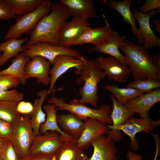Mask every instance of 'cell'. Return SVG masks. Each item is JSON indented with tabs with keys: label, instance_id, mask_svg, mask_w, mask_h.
I'll use <instances>...</instances> for the list:
<instances>
[{
	"label": "cell",
	"instance_id": "1",
	"mask_svg": "<svg viewBox=\"0 0 160 160\" xmlns=\"http://www.w3.org/2000/svg\"><path fill=\"white\" fill-rule=\"evenodd\" d=\"M51 11L39 21L28 34L29 39L24 46L42 42L58 46L61 27L72 16L68 10L58 1L52 3Z\"/></svg>",
	"mask_w": 160,
	"mask_h": 160
},
{
	"label": "cell",
	"instance_id": "2",
	"mask_svg": "<svg viewBox=\"0 0 160 160\" xmlns=\"http://www.w3.org/2000/svg\"><path fill=\"white\" fill-rule=\"evenodd\" d=\"M127 65L130 68L134 80L151 78L160 80V67L153 62L151 56L143 46L125 41L120 45Z\"/></svg>",
	"mask_w": 160,
	"mask_h": 160
},
{
	"label": "cell",
	"instance_id": "3",
	"mask_svg": "<svg viewBox=\"0 0 160 160\" xmlns=\"http://www.w3.org/2000/svg\"><path fill=\"white\" fill-rule=\"evenodd\" d=\"M102 70L100 63L95 59H88L83 65L79 76L76 78L78 85L81 84L83 82L84 83L83 86L79 89V94L81 98L74 99L75 101L82 104H90L95 109L98 108L97 103L99 100L98 84L106 75Z\"/></svg>",
	"mask_w": 160,
	"mask_h": 160
},
{
	"label": "cell",
	"instance_id": "4",
	"mask_svg": "<svg viewBox=\"0 0 160 160\" xmlns=\"http://www.w3.org/2000/svg\"><path fill=\"white\" fill-rule=\"evenodd\" d=\"M65 100V97L58 98L52 95L47 102L55 105L58 110L68 111L82 120L93 118L106 125L112 124L109 115L112 110L109 105H104L100 106L98 109H93L75 101L74 99H71L69 103H66Z\"/></svg>",
	"mask_w": 160,
	"mask_h": 160
},
{
	"label": "cell",
	"instance_id": "5",
	"mask_svg": "<svg viewBox=\"0 0 160 160\" xmlns=\"http://www.w3.org/2000/svg\"><path fill=\"white\" fill-rule=\"evenodd\" d=\"M11 142L18 157L21 159L30 154L34 137L29 115L20 114L12 122Z\"/></svg>",
	"mask_w": 160,
	"mask_h": 160
},
{
	"label": "cell",
	"instance_id": "6",
	"mask_svg": "<svg viewBox=\"0 0 160 160\" xmlns=\"http://www.w3.org/2000/svg\"><path fill=\"white\" fill-rule=\"evenodd\" d=\"M52 2L44 0L41 5L34 11L23 15L17 17L16 23L10 26L4 37L5 39H19L24 34H29L39 21L51 11Z\"/></svg>",
	"mask_w": 160,
	"mask_h": 160
},
{
	"label": "cell",
	"instance_id": "7",
	"mask_svg": "<svg viewBox=\"0 0 160 160\" xmlns=\"http://www.w3.org/2000/svg\"><path fill=\"white\" fill-rule=\"evenodd\" d=\"M22 47L25 50L21 53L25 56L31 58L35 56L42 57L49 61L51 65L55 58L60 55H68L76 59L80 58L82 56L78 51L69 47L56 46L47 43L23 46Z\"/></svg>",
	"mask_w": 160,
	"mask_h": 160
},
{
	"label": "cell",
	"instance_id": "8",
	"mask_svg": "<svg viewBox=\"0 0 160 160\" xmlns=\"http://www.w3.org/2000/svg\"><path fill=\"white\" fill-rule=\"evenodd\" d=\"M88 59L83 56L79 59H76L67 55H60L57 57L53 62V67L49 72L50 82L48 90V95L51 93L54 95L56 90L61 91L60 88L55 89V84L57 79L70 69L76 68L75 74L76 75H79L82 65Z\"/></svg>",
	"mask_w": 160,
	"mask_h": 160
},
{
	"label": "cell",
	"instance_id": "9",
	"mask_svg": "<svg viewBox=\"0 0 160 160\" xmlns=\"http://www.w3.org/2000/svg\"><path fill=\"white\" fill-rule=\"evenodd\" d=\"M160 124L159 119L154 121L149 118L137 119L133 115L121 127L120 130L129 136L132 148L134 150H136L138 148V144L135 137L136 134L140 132L151 134L153 129Z\"/></svg>",
	"mask_w": 160,
	"mask_h": 160
},
{
	"label": "cell",
	"instance_id": "10",
	"mask_svg": "<svg viewBox=\"0 0 160 160\" xmlns=\"http://www.w3.org/2000/svg\"><path fill=\"white\" fill-rule=\"evenodd\" d=\"M64 141H67L58 132L47 131L35 137L30 154L54 153Z\"/></svg>",
	"mask_w": 160,
	"mask_h": 160
},
{
	"label": "cell",
	"instance_id": "11",
	"mask_svg": "<svg viewBox=\"0 0 160 160\" xmlns=\"http://www.w3.org/2000/svg\"><path fill=\"white\" fill-rule=\"evenodd\" d=\"M132 9L134 16L139 24L138 29L139 33L144 39L143 48L148 50L153 48L160 47V39L155 35L151 28L149 23L150 18L160 12L153 10L144 14L134 8H132Z\"/></svg>",
	"mask_w": 160,
	"mask_h": 160
},
{
	"label": "cell",
	"instance_id": "12",
	"mask_svg": "<svg viewBox=\"0 0 160 160\" xmlns=\"http://www.w3.org/2000/svg\"><path fill=\"white\" fill-rule=\"evenodd\" d=\"M160 101L158 88L129 100L123 106L131 113H138L140 118H149L150 109Z\"/></svg>",
	"mask_w": 160,
	"mask_h": 160
},
{
	"label": "cell",
	"instance_id": "13",
	"mask_svg": "<svg viewBox=\"0 0 160 160\" xmlns=\"http://www.w3.org/2000/svg\"><path fill=\"white\" fill-rule=\"evenodd\" d=\"M89 25L88 19L86 18L73 17L69 21H65L60 29L57 45L69 47L70 44L78 39Z\"/></svg>",
	"mask_w": 160,
	"mask_h": 160
},
{
	"label": "cell",
	"instance_id": "14",
	"mask_svg": "<svg viewBox=\"0 0 160 160\" xmlns=\"http://www.w3.org/2000/svg\"><path fill=\"white\" fill-rule=\"evenodd\" d=\"M95 59L108 76V80L113 79L120 83L126 82L131 72L128 65L124 64L116 58L110 56L105 57L100 56L96 57Z\"/></svg>",
	"mask_w": 160,
	"mask_h": 160
},
{
	"label": "cell",
	"instance_id": "15",
	"mask_svg": "<svg viewBox=\"0 0 160 160\" xmlns=\"http://www.w3.org/2000/svg\"><path fill=\"white\" fill-rule=\"evenodd\" d=\"M109 97L112 100L113 105V110L110 116L113 125H106L110 130L107 137L114 142H119L123 137L120 130V127L130 117L134 115V113L119 103L113 95H110Z\"/></svg>",
	"mask_w": 160,
	"mask_h": 160
},
{
	"label": "cell",
	"instance_id": "16",
	"mask_svg": "<svg viewBox=\"0 0 160 160\" xmlns=\"http://www.w3.org/2000/svg\"><path fill=\"white\" fill-rule=\"evenodd\" d=\"M50 63L45 58L35 56L26 64L25 69V78L27 79L34 77L36 78L37 84H41L47 86L50 83L49 76Z\"/></svg>",
	"mask_w": 160,
	"mask_h": 160
},
{
	"label": "cell",
	"instance_id": "17",
	"mask_svg": "<svg viewBox=\"0 0 160 160\" xmlns=\"http://www.w3.org/2000/svg\"><path fill=\"white\" fill-rule=\"evenodd\" d=\"M84 121V128L77 141L79 146L84 150L89 148L93 140L101 135H108L110 130L106 124L96 119L89 118Z\"/></svg>",
	"mask_w": 160,
	"mask_h": 160
},
{
	"label": "cell",
	"instance_id": "18",
	"mask_svg": "<svg viewBox=\"0 0 160 160\" xmlns=\"http://www.w3.org/2000/svg\"><path fill=\"white\" fill-rule=\"evenodd\" d=\"M105 26L95 28H92L89 26L87 27L79 37L70 44L69 47L85 44H91L96 46L105 42L113 31L110 24L105 18Z\"/></svg>",
	"mask_w": 160,
	"mask_h": 160
},
{
	"label": "cell",
	"instance_id": "19",
	"mask_svg": "<svg viewBox=\"0 0 160 160\" xmlns=\"http://www.w3.org/2000/svg\"><path fill=\"white\" fill-rule=\"evenodd\" d=\"M126 36H120L119 33L113 30L108 38L101 44L89 48L90 53H102L114 57L127 65L123 54L120 52L119 47L125 41Z\"/></svg>",
	"mask_w": 160,
	"mask_h": 160
},
{
	"label": "cell",
	"instance_id": "20",
	"mask_svg": "<svg viewBox=\"0 0 160 160\" xmlns=\"http://www.w3.org/2000/svg\"><path fill=\"white\" fill-rule=\"evenodd\" d=\"M94 151L88 160H117V148L114 142L104 135H101L91 142Z\"/></svg>",
	"mask_w": 160,
	"mask_h": 160
},
{
	"label": "cell",
	"instance_id": "21",
	"mask_svg": "<svg viewBox=\"0 0 160 160\" xmlns=\"http://www.w3.org/2000/svg\"><path fill=\"white\" fill-rule=\"evenodd\" d=\"M73 17L98 18L93 0H59Z\"/></svg>",
	"mask_w": 160,
	"mask_h": 160
},
{
	"label": "cell",
	"instance_id": "22",
	"mask_svg": "<svg viewBox=\"0 0 160 160\" xmlns=\"http://www.w3.org/2000/svg\"><path fill=\"white\" fill-rule=\"evenodd\" d=\"M58 125L65 134L78 140L84 128L85 123L83 120L73 114H63L57 115Z\"/></svg>",
	"mask_w": 160,
	"mask_h": 160
},
{
	"label": "cell",
	"instance_id": "23",
	"mask_svg": "<svg viewBox=\"0 0 160 160\" xmlns=\"http://www.w3.org/2000/svg\"><path fill=\"white\" fill-rule=\"evenodd\" d=\"M131 2V0L119 1L111 0L108 2V4L111 8L122 15L123 21L130 25L131 32L134 34L138 42L140 44H143L144 39L136 27L135 19L130 10Z\"/></svg>",
	"mask_w": 160,
	"mask_h": 160
},
{
	"label": "cell",
	"instance_id": "24",
	"mask_svg": "<svg viewBox=\"0 0 160 160\" xmlns=\"http://www.w3.org/2000/svg\"><path fill=\"white\" fill-rule=\"evenodd\" d=\"M55 160H88L77 140L64 141L54 153Z\"/></svg>",
	"mask_w": 160,
	"mask_h": 160
},
{
	"label": "cell",
	"instance_id": "25",
	"mask_svg": "<svg viewBox=\"0 0 160 160\" xmlns=\"http://www.w3.org/2000/svg\"><path fill=\"white\" fill-rule=\"evenodd\" d=\"M47 92L48 90L45 89H41L37 92V95L39 98L35 99L33 110L29 115L34 137L40 135V126L46 120V114L43 111L42 106L48 95Z\"/></svg>",
	"mask_w": 160,
	"mask_h": 160
},
{
	"label": "cell",
	"instance_id": "26",
	"mask_svg": "<svg viewBox=\"0 0 160 160\" xmlns=\"http://www.w3.org/2000/svg\"><path fill=\"white\" fill-rule=\"evenodd\" d=\"M56 107L55 105L49 103L43 106V108L46 113L47 118L45 122L40 126V134H43L48 131H56L59 132L67 141L75 140L64 133L59 127L57 118L56 114L58 109Z\"/></svg>",
	"mask_w": 160,
	"mask_h": 160
},
{
	"label": "cell",
	"instance_id": "27",
	"mask_svg": "<svg viewBox=\"0 0 160 160\" xmlns=\"http://www.w3.org/2000/svg\"><path fill=\"white\" fill-rule=\"evenodd\" d=\"M28 41L27 37L21 39L10 38L0 44V52H3L0 57V66L7 63L11 57H15L19 53L25 50L22 45Z\"/></svg>",
	"mask_w": 160,
	"mask_h": 160
},
{
	"label": "cell",
	"instance_id": "28",
	"mask_svg": "<svg viewBox=\"0 0 160 160\" xmlns=\"http://www.w3.org/2000/svg\"><path fill=\"white\" fill-rule=\"evenodd\" d=\"M21 52L12 60L11 64L7 68L0 71V75L15 76L19 79L20 84L25 85L26 80L25 78V69L27 63L31 59Z\"/></svg>",
	"mask_w": 160,
	"mask_h": 160
},
{
	"label": "cell",
	"instance_id": "29",
	"mask_svg": "<svg viewBox=\"0 0 160 160\" xmlns=\"http://www.w3.org/2000/svg\"><path fill=\"white\" fill-rule=\"evenodd\" d=\"M15 16H21L37 9L44 0H4Z\"/></svg>",
	"mask_w": 160,
	"mask_h": 160
},
{
	"label": "cell",
	"instance_id": "30",
	"mask_svg": "<svg viewBox=\"0 0 160 160\" xmlns=\"http://www.w3.org/2000/svg\"><path fill=\"white\" fill-rule=\"evenodd\" d=\"M104 88L111 93L117 101L122 105L145 93L143 91L135 89L120 88L116 84L107 85Z\"/></svg>",
	"mask_w": 160,
	"mask_h": 160
},
{
	"label": "cell",
	"instance_id": "31",
	"mask_svg": "<svg viewBox=\"0 0 160 160\" xmlns=\"http://www.w3.org/2000/svg\"><path fill=\"white\" fill-rule=\"evenodd\" d=\"M18 103L0 101V118L12 123L20 114L17 111Z\"/></svg>",
	"mask_w": 160,
	"mask_h": 160
},
{
	"label": "cell",
	"instance_id": "32",
	"mask_svg": "<svg viewBox=\"0 0 160 160\" xmlns=\"http://www.w3.org/2000/svg\"><path fill=\"white\" fill-rule=\"evenodd\" d=\"M160 87L159 80L151 78L142 80H134L129 83L127 88L135 89L147 93Z\"/></svg>",
	"mask_w": 160,
	"mask_h": 160
},
{
	"label": "cell",
	"instance_id": "33",
	"mask_svg": "<svg viewBox=\"0 0 160 160\" xmlns=\"http://www.w3.org/2000/svg\"><path fill=\"white\" fill-rule=\"evenodd\" d=\"M20 84L19 79L11 75H0V90H8L17 88Z\"/></svg>",
	"mask_w": 160,
	"mask_h": 160
},
{
	"label": "cell",
	"instance_id": "34",
	"mask_svg": "<svg viewBox=\"0 0 160 160\" xmlns=\"http://www.w3.org/2000/svg\"><path fill=\"white\" fill-rule=\"evenodd\" d=\"M24 94L15 89L8 90H0V101L19 103L23 100Z\"/></svg>",
	"mask_w": 160,
	"mask_h": 160
},
{
	"label": "cell",
	"instance_id": "35",
	"mask_svg": "<svg viewBox=\"0 0 160 160\" xmlns=\"http://www.w3.org/2000/svg\"><path fill=\"white\" fill-rule=\"evenodd\" d=\"M0 158L2 160H20L11 142H8L0 150Z\"/></svg>",
	"mask_w": 160,
	"mask_h": 160
},
{
	"label": "cell",
	"instance_id": "36",
	"mask_svg": "<svg viewBox=\"0 0 160 160\" xmlns=\"http://www.w3.org/2000/svg\"><path fill=\"white\" fill-rule=\"evenodd\" d=\"M12 131V123L0 118V138L11 142Z\"/></svg>",
	"mask_w": 160,
	"mask_h": 160
},
{
	"label": "cell",
	"instance_id": "37",
	"mask_svg": "<svg viewBox=\"0 0 160 160\" xmlns=\"http://www.w3.org/2000/svg\"><path fill=\"white\" fill-rule=\"evenodd\" d=\"M9 9L4 0H0V20H9L16 17Z\"/></svg>",
	"mask_w": 160,
	"mask_h": 160
},
{
	"label": "cell",
	"instance_id": "38",
	"mask_svg": "<svg viewBox=\"0 0 160 160\" xmlns=\"http://www.w3.org/2000/svg\"><path fill=\"white\" fill-rule=\"evenodd\" d=\"M153 10H157L160 12V0H146L141 7L140 11L142 13L147 14Z\"/></svg>",
	"mask_w": 160,
	"mask_h": 160
},
{
	"label": "cell",
	"instance_id": "39",
	"mask_svg": "<svg viewBox=\"0 0 160 160\" xmlns=\"http://www.w3.org/2000/svg\"><path fill=\"white\" fill-rule=\"evenodd\" d=\"M33 109V105L30 102L22 100L18 103L17 110L21 114L29 115Z\"/></svg>",
	"mask_w": 160,
	"mask_h": 160
},
{
	"label": "cell",
	"instance_id": "40",
	"mask_svg": "<svg viewBox=\"0 0 160 160\" xmlns=\"http://www.w3.org/2000/svg\"><path fill=\"white\" fill-rule=\"evenodd\" d=\"M20 160H55L54 153L45 154L40 153L30 154Z\"/></svg>",
	"mask_w": 160,
	"mask_h": 160
},
{
	"label": "cell",
	"instance_id": "41",
	"mask_svg": "<svg viewBox=\"0 0 160 160\" xmlns=\"http://www.w3.org/2000/svg\"><path fill=\"white\" fill-rule=\"evenodd\" d=\"M151 135L153 137L156 141V149L155 155L153 160H156L157 157L159 154L160 152V142L158 134H155L154 133H152Z\"/></svg>",
	"mask_w": 160,
	"mask_h": 160
},
{
	"label": "cell",
	"instance_id": "42",
	"mask_svg": "<svg viewBox=\"0 0 160 160\" xmlns=\"http://www.w3.org/2000/svg\"><path fill=\"white\" fill-rule=\"evenodd\" d=\"M153 62L157 66L160 67V52L158 55L153 54L151 56Z\"/></svg>",
	"mask_w": 160,
	"mask_h": 160
},
{
	"label": "cell",
	"instance_id": "43",
	"mask_svg": "<svg viewBox=\"0 0 160 160\" xmlns=\"http://www.w3.org/2000/svg\"><path fill=\"white\" fill-rule=\"evenodd\" d=\"M153 22L155 31L158 33H160V20L156 19L154 20Z\"/></svg>",
	"mask_w": 160,
	"mask_h": 160
},
{
	"label": "cell",
	"instance_id": "44",
	"mask_svg": "<svg viewBox=\"0 0 160 160\" xmlns=\"http://www.w3.org/2000/svg\"><path fill=\"white\" fill-rule=\"evenodd\" d=\"M9 141L0 138V150Z\"/></svg>",
	"mask_w": 160,
	"mask_h": 160
},
{
	"label": "cell",
	"instance_id": "45",
	"mask_svg": "<svg viewBox=\"0 0 160 160\" xmlns=\"http://www.w3.org/2000/svg\"><path fill=\"white\" fill-rule=\"evenodd\" d=\"M0 160H2L0 158Z\"/></svg>",
	"mask_w": 160,
	"mask_h": 160
},
{
	"label": "cell",
	"instance_id": "46",
	"mask_svg": "<svg viewBox=\"0 0 160 160\" xmlns=\"http://www.w3.org/2000/svg\"><path fill=\"white\" fill-rule=\"evenodd\" d=\"M1 55H0V57H1Z\"/></svg>",
	"mask_w": 160,
	"mask_h": 160
}]
</instances>
